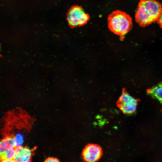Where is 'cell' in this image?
Instances as JSON below:
<instances>
[{
	"mask_svg": "<svg viewBox=\"0 0 162 162\" xmlns=\"http://www.w3.org/2000/svg\"><path fill=\"white\" fill-rule=\"evenodd\" d=\"M13 136L14 143L16 147L22 146L24 140V136L20 132H18Z\"/></svg>",
	"mask_w": 162,
	"mask_h": 162,
	"instance_id": "cell-9",
	"label": "cell"
},
{
	"mask_svg": "<svg viewBox=\"0 0 162 162\" xmlns=\"http://www.w3.org/2000/svg\"><path fill=\"white\" fill-rule=\"evenodd\" d=\"M0 162H16L14 159H3L1 160Z\"/></svg>",
	"mask_w": 162,
	"mask_h": 162,
	"instance_id": "cell-12",
	"label": "cell"
},
{
	"mask_svg": "<svg viewBox=\"0 0 162 162\" xmlns=\"http://www.w3.org/2000/svg\"><path fill=\"white\" fill-rule=\"evenodd\" d=\"M102 155V150L100 147L93 144L87 145L82 154L83 159L86 162H97Z\"/></svg>",
	"mask_w": 162,
	"mask_h": 162,
	"instance_id": "cell-5",
	"label": "cell"
},
{
	"mask_svg": "<svg viewBox=\"0 0 162 162\" xmlns=\"http://www.w3.org/2000/svg\"><path fill=\"white\" fill-rule=\"evenodd\" d=\"M44 162H60L57 158L52 157H49L45 160Z\"/></svg>",
	"mask_w": 162,
	"mask_h": 162,
	"instance_id": "cell-10",
	"label": "cell"
},
{
	"mask_svg": "<svg viewBox=\"0 0 162 162\" xmlns=\"http://www.w3.org/2000/svg\"><path fill=\"white\" fill-rule=\"evenodd\" d=\"M34 152V149L27 146L16 147L13 159L16 162H31Z\"/></svg>",
	"mask_w": 162,
	"mask_h": 162,
	"instance_id": "cell-6",
	"label": "cell"
},
{
	"mask_svg": "<svg viewBox=\"0 0 162 162\" xmlns=\"http://www.w3.org/2000/svg\"><path fill=\"white\" fill-rule=\"evenodd\" d=\"M147 93L154 98L157 99L162 104V82L147 90Z\"/></svg>",
	"mask_w": 162,
	"mask_h": 162,
	"instance_id": "cell-8",
	"label": "cell"
},
{
	"mask_svg": "<svg viewBox=\"0 0 162 162\" xmlns=\"http://www.w3.org/2000/svg\"><path fill=\"white\" fill-rule=\"evenodd\" d=\"M89 18V15L85 13L81 7L77 5L72 6L67 14L68 24L72 28L85 25Z\"/></svg>",
	"mask_w": 162,
	"mask_h": 162,
	"instance_id": "cell-3",
	"label": "cell"
},
{
	"mask_svg": "<svg viewBox=\"0 0 162 162\" xmlns=\"http://www.w3.org/2000/svg\"><path fill=\"white\" fill-rule=\"evenodd\" d=\"M13 136H8L1 140L0 143V156L2 157L6 153L15 148Z\"/></svg>",
	"mask_w": 162,
	"mask_h": 162,
	"instance_id": "cell-7",
	"label": "cell"
},
{
	"mask_svg": "<svg viewBox=\"0 0 162 162\" xmlns=\"http://www.w3.org/2000/svg\"><path fill=\"white\" fill-rule=\"evenodd\" d=\"M137 104L138 100L130 95L125 89L123 88L117 103L120 110L126 114H133L136 111Z\"/></svg>",
	"mask_w": 162,
	"mask_h": 162,
	"instance_id": "cell-4",
	"label": "cell"
},
{
	"mask_svg": "<svg viewBox=\"0 0 162 162\" xmlns=\"http://www.w3.org/2000/svg\"><path fill=\"white\" fill-rule=\"evenodd\" d=\"M162 12L161 4L156 0H140L135 15L136 22L141 27L157 21Z\"/></svg>",
	"mask_w": 162,
	"mask_h": 162,
	"instance_id": "cell-1",
	"label": "cell"
},
{
	"mask_svg": "<svg viewBox=\"0 0 162 162\" xmlns=\"http://www.w3.org/2000/svg\"><path fill=\"white\" fill-rule=\"evenodd\" d=\"M157 22L160 27L162 28V12Z\"/></svg>",
	"mask_w": 162,
	"mask_h": 162,
	"instance_id": "cell-11",
	"label": "cell"
},
{
	"mask_svg": "<svg viewBox=\"0 0 162 162\" xmlns=\"http://www.w3.org/2000/svg\"><path fill=\"white\" fill-rule=\"evenodd\" d=\"M108 22L110 31L120 36L125 35L132 26L130 16L125 12L118 10L112 12L109 15Z\"/></svg>",
	"mask_w": 162,
	"mask_h": 162,
	"instance_id": "cell-2",
	"label": "cell"
}]
</instances>
